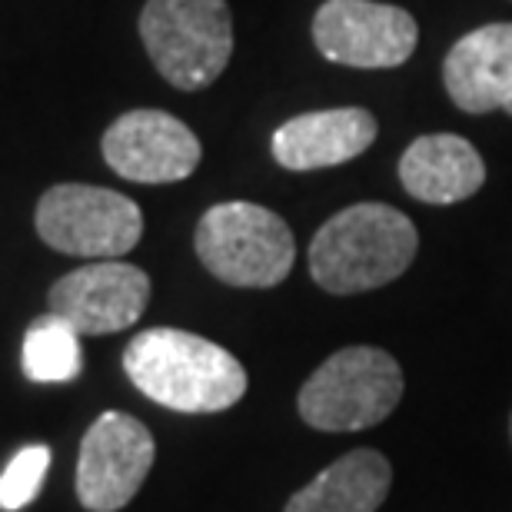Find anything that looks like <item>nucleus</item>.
<instances>
[{"mask_svg":"<svg viewBox=\"0 0 512 512\" xmlns=\"http://www.w3.org/2000/svg\"><path fill=\"white\" fill-rule=\"evenodd\" d=\"M124 373L153 403L177 413H223L247 393V370L223 346L197 333L153 326L124 350Z\"/></svg>","mask_w":512,"mask_h":512,"instance_id":"nucleus-1","label":"nucleus"},{"mask_svg":"<svg viewBox=\"0 0 512 512\" xmlns=\"http://www.w3.org/2000/svg\"><path fill=\"white\" fill-rule=\"evenodd\" d=\"M416 250L419 233L403 210L389 203H353L316 230L310 276L333 296L380 290L409 270Z\"/></svg>","mask_w":512,"mask_h":512,"instance_id":"nucleus-2","label":"nucleus"},{"mask_svg":"<svg viewBox=\"0 0 512 512\" xmlns=\"http://www.w3.org/2000/svg\"><path fill=\"white\" fill-rule=\"evenodd\" d=\"M403 399V370L380 346H343L303 383L296 409L323 433L380 426Z\"/></svg>","mask_w":512,"mask_h":512,"instance_id":"nucleus-3","label":"nucleus"},{"mask_svg":"<svg viewBox=\"0 0 512 512\" xmlns=\"http://www.w3.org/2000/svg\"><path fill=\"white\" fill-rule=\"evenodd\" d=\"M200 263L227 286L270 290L293 270L296 243L280 213L260 203H217L200 217L193 233Z\"/></svg>","mask_w":512,"mask_h":512,"instance_id":"nucleus-4","label":"nucleus"},{"mask_svg":"<svg viewBox=\"0 0 512 512\" xmlns=\"http://www.w3.org/2000/svg\"><path fill=\"white\" fill-rule=\"evenodd\" d=\"M140 40L153 67L177 90H203L233 54V17L227 0H147Z\"/></svg>","mask_w":512,"mask_h":512,"instance_id":"nucleus-5","label":"nucleus"},{"mask_svg":"<svg viewBox=\"0 0 512 512\" xmlns=\"http://www.w3.org/2000/svg\"><path fill=\"white\" fill-rule=\"evenodd\" d=\"M37 233L50 250L117 260L143 237V213L130 197L87 183H57L37 203Z\"/></svg>","mask_w":512,"mask_h":512,"instance_id":"nucleus-6","label":"nucleus"},{"mask_svg":"<svg viewBox=\"0 0 512 512\" xmlns=\"http://www.w3.org/2000/svg\"><path fill=\"white\" fill-rule=\"evenodd\" d=\"M419 27L403 7L380 0H326L313 17V44L330 64L389 70L413 57Z\"/></svg>","mask_w":512,"mask_h":512,"instance_id":"nucleus-7","label":"nucleus"},{"mask_svg":"<svg viewBox=\"0 0 512 512\" xmlns=\"http://www.w3.org/2000/svg\"><path fill=\"white\" fill-rule=\"evenodd\" d=\"M157 443L150 429L130 413L97 416L80 439L77 499L90 512H120L150 476Z\"/></svg>","mask_w":512,"mask_h":512,"instance_id":"nucleus-8","label":"nucleus"},{"mask_svg":"<svg viewBox=\"0 0 512 512\" xmlns=\"http://www.w3.org/2000/svg\"><path fill=\"white\" fill-rule=\"evenodd\" d=\"M50 313L80 336H107L133 326L150 303V276L133 263L97 260L60 276L47 293Z\"/></svg>","mask_w":512,"mask_h":512,"instance_id":"nucleus-9","label":"nucleus"},{"mask_svg":"<svg viewBox=\"0 0 512 512\" xmlns=\"http://www.w3.org/2000/svg\"><path fill=\"white\" fill-rule=\"evenodd\" d=\"M104 160L133 183H177L200 167L203 147L183 120L163 110H130L104 133Z\"/></svg>","mask_w":512,"mask_h":512,"instance_id":"nucleus-10","label":"nucleus"},{"mask_svg":"<svg viewBox=\"0 0 512 512\" xmlns=\"http://www.w3.org/2000/svg\"><path fill=\"white\" fill-rule=\"evenodd\" d=\"M443 84L466 114H493L512 100V24H486L459 37L446 54Z\"/></svg>","mask_w":512,"mask_h":512,"instance_id":"nucleus-11","label":"nucleus"},{"mask_svg":"<svg viewBox=\"0 0 512 512\" xmlns=\"http://www.w3.org/2000/svg\"><path fill=\"white\" fill-rule=\"evenodd\" d=\"M376 120L363 107H336L300 114L286 120L273 133V160L286 170L306 173L323 167H340V163L360 157L373 147Z\"/></svg>","mask_w":512,"mask_h":512,"instance_id":"nucleus-12","label":"nucleus"},{"mask_svg":"<svg viewBox=\"0 0 512 512\" xmlns=\"http://www.w3.org/2000/svg\"><path fill=\"white\" fill-rule=\"evenodd\" d=\"M403 190L429 207L469 200L486 183V163L469 140L456 133H426L416 137L399 157Z\"/></svg>","mask_w":512,"mask_h":512,"instance_id":"nucleus-13","label":"nucleus"},{"mask_svg":"<svg viewBox=\"0 0 512 512\" xmlns=\"http://www.w3.org/2000/svg\"><path fill=\"white\" fill-rule=\"evenodd\" d=\"M393 466L376 449H353L290 496L283 512H376L389 496Z\"/></svg>","mask_w":512,"mask_h":512,"instance_id":"nucleus-14","label":"nucleus"},{"mask_svg":"<svg viewBox=\"0 0 512 512\" xmlns=\"http://www.w3.org/2000/svg\"><path fill=\"white\" fill-rule=\"evenodd\" d=\"M84 370L80 333L57 313L37 316L24 333V373L34 383H70Z\"/></svg>","mask_w":512,"mask_h":512,"instance_id":"nucleus-15","label":"nucleus"},{"mask_svg":"<svg viewBox=\"0 0 512 512\" xmlns=\"http://www.w3.org/2000/svg\"><path fill=\"white\" fill-rule=\"evenodd\" d=\"M50 469V449L47 446H27L10 459L0 473V509L17 512L30 506L44 486V476Z\"/></svg>","mask_w":512,"mask_h":512,"instance_id":"nucleus-16","label":"nucleus"},{"mask_svg":"<svg viewBox=\"0 0 512 512\" xmlns=\"http://www.w3.org/2000/svg\"><path fill=\"white\" fill-rule=\"evenodd\" d=\"M509 439H512V416H509Z\"/></svg>","mask_w":512,"mask_h":512,"instance_id":"nucleus-17","label":"nucleus"},{"mask_svg":"<svg viewBox=\"0 0 512 512\" xmlns=\"http://www.w3.org/2000/svg\"><path fill=\"white\" fill-rule=\"evenodd\" d=\"M506 110H509V114H512V100H509V104H506Z\"/></svg>","mask_w":512,"mask_h":512,"instance_id":"nucleus-18","label":"nucleus"}]
</instances>
